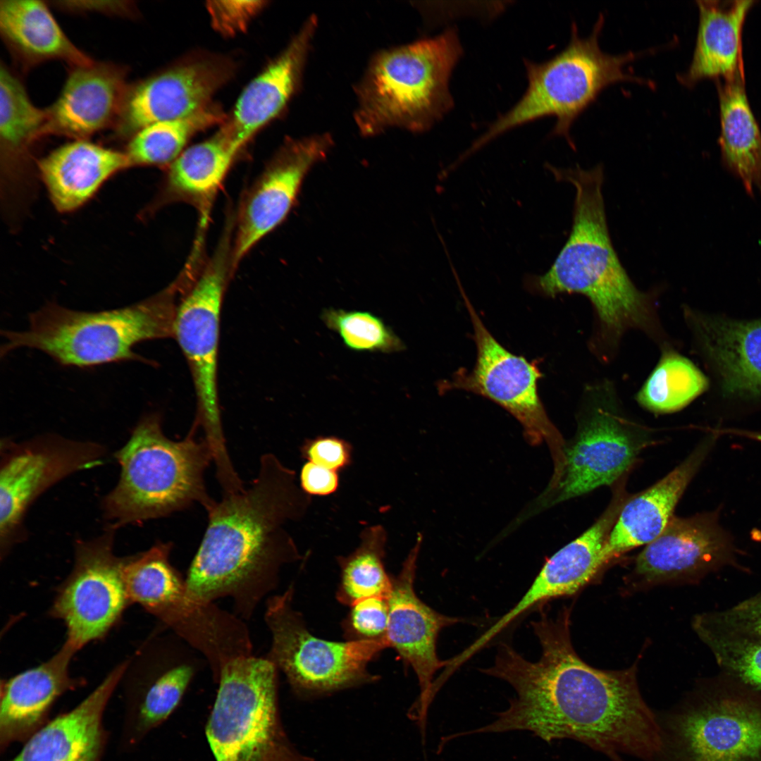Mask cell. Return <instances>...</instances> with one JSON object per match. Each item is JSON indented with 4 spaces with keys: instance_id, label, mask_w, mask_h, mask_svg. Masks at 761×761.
<instances>
[{
    "instance_id": "7c38bea8",
    "label": "cell",
    "mask_w": 761,
    "mask_h": 761,
    "mask_svg": "<svg viewBox=\"0 0 761 761\" xmlns=\"http://www.w3.org/2000/svg\"><path fill=\"white\" fill-rule=\"evenodd\" d=\"M457 283L473 325L476 361L472 370L462 368L441 382L440 389L468 391L499 404L519 421L530 442H547L555 464H560L562 440L539 397L538 381L542 374L536 362L510 352L493 336Z\"/></svg>"
},
{
    "instance_id": "cb8c5ba5",
    "label": "cell",
    "mask_w": 761,
    "mask_h": 761,
    "mask_svg": "<svg viewBox=\"0 0 761 761\" xmlns=\"http://www.w3.org/2000/svg\"><path fill=\"white\" fill-rule=\"evenodd\" d=\"M77 652L66 643L51 658L1 681L0 753L24 743L51 719L56 700L83 681L71 676L70 664Z\"/></svg>"
},
{
    "instance_id": "4316f807",
    "label": "cell",
    "mask_w": 761,
    "mask_h": 761,
    "mask_svg": "<svg viewBox=\"0 0 761 761\" xmlns=\"http://www.w3.org/2000/svg\"><path fill=\"white\" fill-rule=\"evenodd\" d=\"M39 176L55 209L61 213L87 203L113 175L130 168L124 151L74 140L41 158Z\"/></svg>"
},
{
    "instance_id": "d6a6232c",
    "label": "cell",
    "mask_w": 761,
    "mask_h": 761,
    "mask_svg": "<svg viewBox=\"0 0 761 761\" xmlns=\"http://www.w3.org/2000/svg\"><path fill=\"white\" fill-rule=\"evenodd\" d=\"M239 151L220 129L210 139L185 149L170 165L168 190L197 202H208Z\"/></svg>"
},
{
    "instance_id": "f35d334b",
    "label": "cell",
    "mask_w": 761,
    "mask_h": 761,
    "mask_svg": "<svg viewBox=\"0 0 761 761\" xmlns=\"http://www.w3.org/2000/svg\"><path fill=\"white\" fill-rule=\"evenodd\" d=\"M389 619L388 598L373 596L350 606L342 621L346 641H379L386 638Z\"/></svg>"
},
{
    "instance_id": "f1b7e54d",
    "label": "cell",
    "mask_w": 761,
    "mask_h": 761,
    "mask_svg": "<svg viewBox=\"0 0 761 761\" xmlns=\"http://www.w3.org/2000/svg\"><path fill=\"white\" fill-rule=\"evenodd\" d=\"M695 321L723 390L729 394L761 397V319L738 321L699 316Z\"/></svg>"
},
{
    "instance_id": "d6986e66",
    "label": "cell",
    "mask_w": 761,
    "mask_h": 761,
    "mask_svg": "<svg viewBox=\"0 0 761 761\" xmlns=\"http://www.w3.org/2000/svg\"><path fill=\"white\" fill-rule=\"evenodd\" d=\"M333 145L328 133L289 141L254 183L238 217L231 252L235 265L264 237L285 218L302 181L315 164L326 158Z\"/></svg>"
},
{
    "instance_id": "3957f363",
    "label": "cell",
    "mask_w": 761,
    "mask_h": 761,
    "mask_svg": "<svg viewBox=\"0 0 761 761\" xmlns=\"http://www.w3.org/2000/svg\"><path fill=\"white\" fill-rule=\"evenodd\" d=\"M558 180L576 189L570 235L550 269L531 275L525 287L545 297L577 293L595 307L604 330L613 336L629 328H648L652 321L650 294L638 290L623 267L607 228L602 164L590 169L550 166Z\"/></svg>"
},
{
    "instance_id": "ab89813d",
    "label": "cell",
    "mask_w": 761,
    "mask_h": 761,
    "mask_svg": "<svg viewBox=\"0 0 761 761\" xmlns=\"http://www.w3.org/2000/svg\"><path fill=\"white\" fill-rule=\"evenodd\" d=\"M699 615L718 628L761 638V591L727 609Z\"/></svg>"
},
{
    "instance_id": "83f0119b",
    "label": "cell",
    "mask_w": 761,
    "mask_h": 761,
    "mask_svg": "<svg viewBox=\"0 0 761 761\" xmlns=\"http://www.w3.org/2000/svg\"><path fill=\"white\" fill-rule=\"evenodd\" d=\"M698 27L692 59L678 81L691 87L705 78L729 80L744 75L742 32L753 1H696Z\"/></svg>"
},
{
    "instance_id": "8fae6325",
    "label": "cell",
    "mask_w": 761,
    "mask_h": 761,
    "mask_svg": "<svg viewBox=\"0 0 761 761\" xmlns=\"http://www.w3.org/2000/svg\"><path fill=\"white\" fill-rule=\"evenodd\" d=\"M223 247L177 301L173 338L192 373L197 401L194 426L202 427L213 452L226 449L217 388L221 311L230 271Z\"/></svg>"
},
{
    "instance_id": "277c9868",
    "label": "cell",
    "mask_w": 761,
    "mask_h": 761,
    "mask_svg": "<svg viewBox=\"0 0 761 761\" xmlns=\"http://www.w3.org/2000/svg\"><path fill=\"white\" fill-rule=\"evenodd\" d=\"M175 286L124 307L99 311L49 302L29 314L22 331L2 330L1 357L27 347L67 367L92 368L123 361H149L134 351L140 342L173 337Z\"/></svg>"
},
{
    "instance_id": "e575fe53",
    "label": "cell",
    "mask_w": 761,
    "mask_h": 761,
    "mask_svg": "<svg viewBox=\"0 0 761 761\" xmlns=\"http://www.w3.org/2000/svg\"><path fill=\"white\" fill-rule=\"evenodd\" d=\"M223 118L219 109L209 106L189 117L143 128L128 140L124 152L130 168L171 165L185 149L192 135L223 122Z\"/></svg>"
},
{
    "instance_id": "ac0fdd59",
    "label": "cell",
    "mask_w": 761,
    "mask_h": 761,
    "mask_svg": "<svg viewBox=\"0 0 761 761\" xmlns=\"http://www.w3.org/2000/svg\"><path fill=\"white\" fill-rule=\"evenodd\" d=\"M230 75L226 62L202 60L128 85L113 125L115 136L128 140L147 125L182 119L204 109Z\"/></svg>"
},
{
    "instance_id": "4fadbf2b",
    "label": "cell",
    "mask_w": 761,
    "mask_h": 761,
    "mask_svg": "<svg viewBox=\"0 0 761 761\" xmlns=\"http://www.w3.org/2000/svg\"><path fill=\"white\" fill-rule=\"evenodd\" d=\"M115 530L75 545L73 568L58 587L50 614L66 627L65 643L76 652L101 639L130 604L125 579L127 558L113 552Z\"/></svg>"
},
{
    "instance_id": "7bdbcfd3",
    "label": "cell",
    "mask_w": 761,
    "mask_h": 761,
    "mask_svg": "<svg viewBox=\"0 0 761 761\" xmlns=\"http://www.w3.org/2000/svg\"><path fill=\"white\" fill-rule=\"evenodd\" d=\"M300 487L307 495L326 496L335 493L339 486L337 471L306 462L300 472Z\"/></svg>"
},
{
    "instance_id": "30bf717a",
    "label": "cell",
    "mask_w": 761,
    "mask_h": 761,
    "mask_svg": "<svg viewBox=\"0 0 761 761\" xmlns=\"http://www.w3.org/2000/svg\"><path fill=\"white\" fill-rule=\"evenodd\" d=\"M293 594L291 585L271 597L265 612L272 636L266 657L283 671L293 693L311 700L378 681L368 665L389 648L387 639L331 641L315 636L293 609Z\"/></svg>"
},
{
    "instance_id": "44dd1931",
    "label": "cell",
    "mask_w": 761,
    "mask_h": 761,
    "mask_svg": "<svg viewBox=\"0 0 761 761\" xmlns=\"http://www.w3.org/2000/svg\"><path fill=\"white\" fill-rule=\"evenodd\" d=\"M624 503V497L619 493L593 526L550 557L520 600L476 639L470 645L471 650H481L533 607L574 594L587 584L605 564L601 552Z\"/></svg>"
},
{
    "instance_id": "7402d4cb",
    "label": "cell",
    "mask_w": 761,
    "mask_h": 761,
    "mask_svg": "<svg viewBox=\"0 0 761 761\" xmlns=\"http://www.w3.org/2000/svg\"><path fill=\"white\" fill-rule=\"evenodd\" d=\"M128 662L115 667L74 707L51 719L7 761H103L109 739L104 713Z\"/></svg>"
},
{
    "instance_id": "7a4b0ae2",
    "label": "cell",
    "mask_w": 761,
    "mask_h": 761,
    "mask_svg": "<svg viewBox=\"0 0 761 761\" xmlns=\"http://www.w3.org/2000/svg\"><path fill=\"white\" fill-rule=\"evenodd\" d=\"M311 502L294 470L271 453L262 455L248 488L206 509L207 527L185 579L189 590L206 602L230 597L238 614L249 618L276 587L281 567L302 559L285 525L301 519Z\"/></svg>"
},
{
    "instance_id": "f6af8a7d",
    "label": "cell",
    "mask_w": 761,
    "mask_h": 761,
    "mask_svg": "<svg viewBox=\"0 0 761 761\" xmlns=\"http://www.w3.org/2000/svg\"><path fill=\"white\" fill-rule=\"evenodd\" d=\"M720 432H721V433H722L723 434H729V435H737V436H741V437H744V438H749V439H752V440H754L761 442V431H748V430H742V429H736V428H728V429L725 428V429H721Z\"/></svg>"
},
{
    "instance_id": "4dcf8cb0",
    "label": "cell",
    "mask_w": 761,
    "mask_h": 761,
    "mask_svg": "<svg viewBox=\"0 0 761 761\" xmlns=\"http://www.w3.org/2000/svg\"><path fill=\"white\" fill-rule=\"evenodd\" d=\"M717 81L722 163L750 195L761 194V130L747 97L744 75Z\"/></svg>"
},
{
    "instance_id": "9c48e42d",
    "label": "cell",
    "mask_w": 761,
    "mask_h": 761,
    "mask_svg": "<svg viewBox=\"0 0 761 761\" xmlns=\"http://www.w3.org/2000/svg\"><path fill=\"white\" fill-rule=\"evenodd\" d=\"M660 723L659 761H761V692L724 674Z\"/></svg>"
},
{
    "instance_id": "e0dca14e",
    "label": "cell",
    "mask_w": 761,
    "mask_h": 761,
    "mask_svg": "<svg viewBox=\"0 0 761 761\" xmlns=\"http://www.w3.org/2000/svg\"><path fill=\"white\" fill-rule=\"evenodd\" d=\"M642 445L614 412L608 407L595 408L564 450L562 466L554 474L543 502L552 505L612 483L630 466Z\"/></svg>"
},
{
    "instance_id": "603a6c76",
    "label": "cell",
    "mask_w": 761,
    "mask_h": 761,
    "mask_svg": "<svg viewBox=\"0 0 761 761\" xmlns=\"http://www.w3.org/2000/svg\"><path fill=\"white\" fill-rule=\"evenodd\" d=\"M125 68L109 62L71 67L62 89L46 109L44 135L87 140L114 125L128 85Z\"/></svg>"
},
{
    "instance_id": "1f68e13d",
    "label": "cell",
    "mask_w": 761,
    "mask_h": 761,
    "mask_svg": "<svg viewBox=\"0 0 761 761\" xmlns=\"http://www.w3.org/2000/svg\"><path fill=\"white\" fill-rule=\"evenodd\" d=\"M47 111L35 106L22 82L2 63L0 67V156L5 190L24 182L30 149L45 136Z\"/></svg>"
},
{
    "instance_id": "52a82bcc",
    "label": "cell",
    "mask_w": 761,
    "mask_h": 761,
    "mask_svg": "<svg viewBox=\"0 0 761 761\" xmlns=\"http://www.w3.org/2000/svg\"><path fill=\"white\" fill-rule=\"evenodd\" d=\"M605 24L600 13L590 34L580 37L576 23L567 47L547 61L524 60L528 87L522 97L494 121L464 152L467 157L500 135L528 122L552 116L551 135L565 138L574 149L570 130L575 120L611 85L631 82L649 87L653 82L626 69L631 62L655 49L610 54L603 51L599 37Z\"/></svg>"
},
{
    "instance_id": "484cf974",
    "label": "cell",
    "mask_w": 761,
    "mask_h": 761,
    "mask_svg": "<svg viewBox=\"0 0 761 761\" xmlns=\"http://www.w3.org/2000/svg\"><path fill=\"white\" fill-rule=\"evenodd\" d=\"M717 435L712 432L665 477L625 502L601 552L605 564L631 549L648 545L662 533Z\"/></svg>"
},
{
    "instance_id": "f546056e",
    "label": "cell",
    "mask_w": 761,
    "mask_h": 761,
    "mask_svg": "<svg viewBox=\"0 0 761 761\" xmlns=\"http://www.w3.org/2000/svg\"><path fill=\"white\" fill-rule=\"evenodd\" d=\"M0 32L12 54L26 67L49 60H61L70 67L94 62L68 38L41 1H0Z\"/></svg>"
},
{
    "instance_id": "836d02e7",
    "label": "cell",
    "mask_w": 761,
    "mask_h": 761,
    "mask_svg": "<svg viewBox=\"0 0 761 761\" xmlns=\"http://www.w3.org/2000/svg\"><path fill=\"white\" fill-rule=\"evenodd\" d=\"M387 532L381 525L364 528L358 547L347 556L337 557L340 577L336 592L339 602L350 607L369 597L388 598L392 576L384 563Z\"/></svg>"
},
{
    "instance_id": "ee69618b",
    "label": "cell",
    "mask_w": 761,
    "mask_h": 761,
    "mask_svg": "<svg viewBox=\"0 0 761 761\" xmlns=\"http://www.w3.org/2000/svg\"><path fill=\"white\" fill-rule=\"evenodd\" d=\"M58 3L61 8L73 11H95L124 16L129 15L132 11V6L130 5V1H99V4H98L99 1H60Z\"/></svg>"
},
{
    "instance_id": "60d3db41",
    "label": "cell",
    "mask_w": 761,
    "mask_h": 761,
    "mask_svg": "<svg viewBox=\"0 0 761 761\" xmlns=\"http://www.w3.org/2000/svg\"><path fill=\"white\" fill-rule=\"evenodd\" d=\"M300 451L308 462L337 472L347 468L352 462L351 444L333 435L307 439Z\"/></svg>"
},
{
    "instance_id": "9a60e30c",
    "label": "cell",
    "mask_w": 761,
    "mask_h": 761,
    "mask_svg": "<svg viewBox=\"0 0 761 761\" xmlns=\"http://www.w3.org/2000/svg\"><path fill=\"white\" fill-rule=\"evenodd\" d=\"M0 541L1 556L18 536L24 514L44 490L76 471L101 464L105 448L56 435L1 445Z\"/></svg>"
},
{
    "instance_id": "d4e9b609",
    "label": "cell",
    "mask_w": 761,
    "mask_h": 761,
    "mask_svg": "<svg viewBox=\"0 0 761 761\" xmlns=\"http://www.w3.org/2000/svg\"><path fill=\"white\" fill-rule=\"evenodd\" d=\"M317 25V17H309L283 52L240 95L221 128L239 150L284 109L296 92Z\"/></svg>"
},
{
    "instance_id": "6da1fadb",
    "label": "cell",
    "mask_w": 761,
    "mask_h": 761,
    "mask_svg": "<svg viewBox=\"0 0 761 761\" xmlns=\"http://www.w3.org/2000/svg\"><path fill=\"white\" fill-rule=\"evenodd\" d=\"M531 626L540 658L531 662L500 645L481 672L509 683L516 695L493 722L468 734L528 731L548 743L577 741L616 761L621 755L659 761L660 719L641 695L635 667L606 671L584 662L571 642L569 609L555 618L540 610Z\"/></svg>"
},
{
    "instance_id": "74e56055",
    "label": "cell",
    "mask_w": 761,
    "mask_h": 761,
    "mask_svg": "<svg viewBox=\"0 0 761 761\" xmlns=\"http://www.w3.org/2000/svg\"><path fill=\"white\" fill-rule=\"evenodd\" d=\"M321 318L351 350L393 353L405 349L391 328L369 311L328 308L322 311Z\"/></svg>"
},
{
    "instance_id": "d590c367",
    "label": "cell",
    "mask_w": 761,
    "mask_h": 761,
    "mask_svg": "<svg viewBox=\"0 0 761 761\" xmlns=\"http://www.w3.org/2000/svg\"><path fill=\"white\" fill-rule=\"evenodd\" d=\"M705 376L688 359L665 353L637 395L638 402L659 413L679 410L706 388Z\"/></svg>"
},
{
    "instance_id": "5bb4252c",
    "label": "cell",
    "mask_w": 761,
    "mask_h": 761,
    "mask_svg": "<svg viewBox=\"0 0 761 761\" xmlns=\"http://www.w3.org/2000/svg\"><path fill=\"white\" fill-rule=\"evenodd\" d=\"M193 648L177 635L154 637L129 664L123 682L124 711L118 743L135 750L179 705L201 666Z\"/></svg>"
},
{
    "instance_id": "b9f144b4",
    "label": "cell",
    "mask_w": 761,
    "mask_h": 761,
    "mask_svg": "<svg viewBox=\"0 0 761 761\" xmlns=\"http://www.w3.org/2000/svg\"><path fill=\"white\" fill-rule=\"evenodd\" d=\"M262 1H223L209 3V11L215 27L225 33H233L244 28Z\"/></svg>"
},
{
    "instance_id": "2e32d148",
    "label": "cell",
    "mask_w": 761,
    "mask_h": 761,
    "mask_svg": "<svg viewBox=\"0 0 761 761\" xmlns=\"http://www.w3.org/2000/svg\"><path fill=\"white\" fill-rule=\"evenodd\" d=\"M421 543L422 535L419 534L400 571L392 576L386 638L389 648L397 652L417 678L420 693L409 715L417 723L421 736H425L434 676L447 663L438 657L437 639L442 629L463 619L435 611L417 596L414 581Z\"/></svg>"
},
{
    "instance_id": "ffe728a7",
    "label": "cell",
    "mask_w": 761,
    "mask_h": 761,
    "mask_svg": "<svg viewBox=\"0 0 761 761\" xmlns=\"http://www.w3.org/2000/svg\"><path fill=\"white\" fill-rule=\"evenodd\" d=\"M731 536L719 524V512L672 516L662 533L637 557L635 573L648 583L695 580L724 567L737 565Z\"/></svg>"
},
{
    "instance_id": "5b68a950",
    "label": "cell",
    "mask_w": 761,
    "mask_h": 761,
    "mask_svg": "<svg viewBox=\"0 0 761 761\" xmlns=\"http://www.w3.org/2000/svg\"><path fill=\"white\" fill-rule=\"evenodd\" d=\"M462 53L454 27L376 53L356 87L354 120L361 134L430 129L453 106L449 81Z\"/></svg>"
},
{
    "instance_id": "8992f818",
    "label": "cell",
    "mask_w": 761,
    "mask_h": 761,
    "mask_svg": "<svg viewBox=\"0 0 761 761\" xmlns=\"http://www.w3.org/2000/svg\"><path fill=\"white\" fill-rule=\"evenodd\" d=\"M160 416L141 419L126 444L116 453L118 482L102 507L109 528L169 515L199 503L206 510L215 500L208 494L204 474L213 460L196 430L182 440L167 438Z\"/></svg>"
},
{
    "instance_id": "ba28073f",
    "label": "cell",
    "mask_w": 761,
    "mask_h": 761,
    "mask_svg": "<svg viewBox=\"0 0 761 761\" xmlns=\"http://www.w3.org/2000/svg\"><path fill=\"white\" fill-rule=\"evenodd\" d=\"M278 669L252 655L226 662L205 726L216 761H315L288 737L278 703Z\"/></svg>"
},
{
    "instance_id": "8d00e7d4",
    "label": "cell",
    "mask_w": 761,
    "mask_h": 761,
    "mask_svg": "<svg viewBox=\"0 0 761 761\" xmlns=\"http://www.w3.org/2000/svg\"><path fill=\"white\" fill-rule=\"evenodd\" d=\"M693 627L723 674L761 692V638L718 628L700 615L695 617Z\"/></svg>"
}]
</instances>
